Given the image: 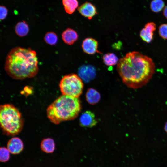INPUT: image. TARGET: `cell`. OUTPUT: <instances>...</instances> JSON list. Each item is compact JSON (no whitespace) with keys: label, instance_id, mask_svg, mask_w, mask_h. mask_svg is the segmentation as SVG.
<instances>
[{"label":"cell","instance_id":"1","mask_svg":"<svg viewBox=\"0 0 167 167\" xmlns=\"http://www.w3.org/2000/svg\"><path fill=\"white\" fill-rule=\"evenodd\" d=\"M155 69L152 58L137 51L126 54L119 60L117 66L123 82L133 89L146 84L154 73Z\"/></svg>","mask_w":167,"mask_h":167},{"label":"cell","instance_id":"2","mask_svg":"<svg viewBox=\"0 0 167 167\" xmlns=\"http://www.w3.org/2000/svg\"><path fill=\"white\" fill-rule=\"evenodd\" d=\"M4 69L8 75L15 79L34 77L38 71L36 52L30 48L17 47L12 49L6 58Z\"/></svg>","mask_w":167,"mask_h":167},{"label":"cell","instance_id":"3","mask_svg":"<svg viewBox=\"0 0 167 167\" xmlns=\"http://www.w3.org/2000/svg\"><path fill=\"white\" fill-rule=\"evenodd\" d=\"M81 108L79 98L62 95L48 107L47 116L52 122L57 124L62 121L75 119Z\"/></svg>","mask_w":167,"mask_h":167},{"label":"cell","instance_id":"4","mask_svg":"<svg viewBox=\"0 0 167 167\" xmlns=\"http://www.w3.org/2000/svg\"><path fill=\"white\" fill-rule=\"evenodd\" d=\"M0 122L3 132L10 136L19 134L24 124L21 113L13 105L8 104L0 105Z\"/></svg>","mask_w":167,"mask_h":167},{"label":"cell","instance_id":"5","mask_svg":"<svg viewBox=\"0 0 167 167\" xmlns=\"http://www.w3.org/2000/svg\"><path fill=\"white\" fill-rule=\"evenodd\" d=\"M60 89L63 95L78 98L82 93L84 84L81 79L75 74L64 76L59 85Z\"/></svg>","mask_w":167,"mask_h":167},{"label":"cell","instance_id":"6","mask_svg":"<svg viewBox=\"0 0 167 167\" xmlns=\"http://www.w3.org/2000/svg\"><path fill=\"white\" fill-rule=\"evenodd\" d=\"M156 27V25L154 22H148L146 24L140 32V36L142 39L147 43H150L153 39L154 32Z\"/></svg>","mask_w":167,"mask_h":167},{"label":"cell","instance_id":"7","mask_svg":"<svg viewBox=\"0 0 167 167\" xmlns=\"http://www.w3.org/2000/svg\"><path fill=\"white\" fill-rule=\"evenodd\" d=\"M79 76L86 82L93 79L96 75V70L92 66L87 65L81 66L78 71Z\"/></svg>","mask_w":167,"mask_h":167},{"label":"cell","instance_id":"8","mask_svg":"<svg viewBox=\"0 0 167 167\" xmlns=\"http://www.w3.org/2000/svg\"><path fill=\"white\" fill-rule=\"evenodd\" d=\"M97 121L93 113L89 111H86L79 118L80 125L84 127H91L96 125Z\"/></svg>","mask_w":167,"mask_h":167},{"label":"cell","instance_id":"9","mask_svg":"<svg viewBox=\"0 0 167 167\" xmlns=\"http://www.w3.org/2000/svg\"><path fill=\"white\" fill-rule=\"evenodd\" d=\"M79 12L83 16L90 20L97 14L95 6L91 3L86 2L78 8Z\"/></svg>","mask_w":167,"mask_h":167},{"label":"cell","instance_id":"10","mask_svg":"<svg viewBox=\"0 0 167 167\" xmlns=\"http://www.w3.org/2000/svg\"><path fill=\"white\" fill-rule=\"evenodd\" d=\"M7 148L11 154L14 155L19 154L23 150V143L19 138L13 137L8 141Z\"/></svg>","mask_w":167,"mask_h":167},{"label":"cell","instance_id":"11","mask_svg":"<svg viewBox=\"0 0 167 167\" xmlns=\"http://www.w3.org/2000/svg\"><path fill=\"white\" fill-rule=\"evenodd\" d=\"M82 47L85 53L89 54H93L97 50L98 42L94 39L87 38L83 41Z\"/></svg>","mask_w":167,"mask_h":167},{"label":"cell","instance_id":"12","mask_svg":"<svg viewBox=\"0 0 167 167\" xmlns=\"http://www.w3.org/2000/svg\"><path fill=\"white\" fill-rule=\"evenodd\" d=\"M62 38L66 44L71 45L76 41L78 38L77 32L71 28H67L62 33Z\"/></svg>","mask_w":167,"mask_h":167},{"label":"cell","instance_id":"13","mask_svg":"<svg viewBox=\"0 0 167 167\" xmlns=\"http://www.w3.org/2000/svg\"><path fill=\"white\" fill-rule=\"evenodd\" d=\"M40 148L42 151L46 153H53L55 148L54 140L50 138L43 139L41 142Z\"/></svg>","mask_w":167,"mask_h":167},{"label":"cell","instance_id":"14","mask_svg":"<svg viewBox=\"0 0 167 167\" xmlns=\"http://www.w3.org/2000/svg\"><path fill=\"white\" fill-rule=\"evenodd\" d=\"M85 96L87 102L91 105L98 103L101 98L99 93L95 89L92 88L87 90Z\"/></svg>","mask_w":167,"mask_h":167},{"label":"cell","instance_id":"15","mask_svg":"<svg viewBox=\"0 0 167 167\" xmlns=\"http://www.w3.org/2000/svg\"><path fill=\"white\" fill-rule=\"evenodd\" d=\"M15 32L20 37L26 36L29 31V28L27 23L24 21L18 23L15 27Z\"/></svg>","mask_w":167,"mask_h":167},{"label":"cell","instance_id":"16","mask_svg":"<svg viewBox=\"0 0 167 167\" xmlns=\"http://www.w3.org/2000/svg\"><path fill=\"white\" fill-rule=\"evenodd\" d=\"M62 3L66 12L69 14L73 13L78 6L77 0H62Z\"/></svg>","mask_w":167,"mask_h":167},{"label":"cell","instance_id":"17","mask_svg":"<svg viewBox=\"0 0 167 167\" xmlns=\"http://www.w3.org/2000/svg\"><path fill=\"white\" fill-rule=\"evenodd\" d=\"M103 59L105 64L108 66H113L117 64L119 60L118 57L112 53L105 54L103 57Z\"/></svg>","mask_w":167,"mask_h":167},{"label":"cell","instance_id":"18","mask_svg":"<svg viewBox=\"0 0 167 167\" xmlns=\"http://www.w3.org/2000/svg\"><path fill=\"white\" fill-rule=\"evenodd\" d=\"M165 3L162 0H153L150 4L151 10L155 12L158 13L163 8Z\"/></svg>","mask_w":167,"mask_h":167},{"label":"cell","instance_id":"19","mask_svg":"<svg viewBox=\"0 0 167 167\" xmlns=\"http://www.w3.org/2000/svg\"><path fill=\"white\" fill-rule=\"evenodd\" d=\"M44 40L48 44L55 45L58 41V37L56 34L53 32H47L44 37Z\"/></svg>","mask_w":167,"mask_h":167},{"label":"cell","instance_id":"20","mask_svg":"<svg viewBox=\"0 0 167 167\" xmlns=\"http://www.w3.org/2000/svg\"><path fill=\"white\" fill-rule=\"evenodd\" d=\"M10 152L7 148L1 147L0 148V161L2 162L7 161L10 158Z\"/></svg>","mask_w":167,"mask_h":167},{"label":"cell","instance_id":"21","mask_svg":"<svg viewBox=\"0 0 167 167\" xmlns=\"http://www.w3.org/2000/svg\"><path fill=\"white\" fill-rule=\"evenodd\" d=\"M158 33L161 38L164 40H167V24H162L160 26Z\"/></svg>","mask_w":167,"mask_h":167},{"label":"cell","instance_id":"22","mask_svg":"<svg viewBox=\"0 0 167 167\" xmlns=\"http://www.w3.org/2000/svg\"><path fill=\"white\" fill-rule=\"evenodd\" d=\"M8 13L7 9L4 6L0 7V19L1 20L5 19Z\"/></svg>","mask_w":167,"mask_h":167},{"label":"cell","instance_id":"23","mask_svg":"<svg viewBox=\"0 0 167 167\" xmlns=\"http://www.w3.org/2000/svg\"><path fill=\"white\" fill-rule=\"evenodd\" d=\"M163 14L164 16L167 19V6L164 8L163 10Z\"/></svg>","mask_w":167,"mask_h":167},{"label":"cell","instance_id":"24","mask_svg":"<svg viewBox=\"0 0 167 167\" xmlns=\"http://www.w3.org/2000/svg\"><path fill=\"white\" fill-rule=\"evenodd\" d=\"M164 129L165 132L167 133V122L165 124Z\"/></svg>","mask_w":167,"mask_h":167}]
</instances>
